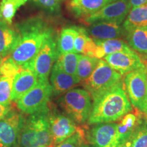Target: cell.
Returning <instances> with one entry per match:
<instances>
[{"instance_id":"6da1fadb","label":"cell","mask_w":147,"mask_h":147,"mask_svg":"<svg viewBox=\"0 0 147 147\" xmlns=\"http://www.w3.org/2000/svg\"><path fill=\"white\" fill-rule=\"evenodd\" d=\"M17 32L18 41L10 57L23 69L35 58L45 40L54 35V31L42 18L35 17L20 24Z\"/></svg>"},{"instance_id":"7a4b0ae2","label":"cell","mask_w":147,"mask_h":147,"mask_svg":"<svg viewBox=\"0 0 147 147\" xmlns=\"http://www.w3.org/2000/svg\"><path fill=\"white\" fill-rule=\"evenodd\" d=\"M92 100V110L87 121L89 125L114 123L132 110V105L123 82Z\"/></svg>"},{"instance_id":"3957f363","label":"cell","mask_w":147,"mask_h":147,"mask_svg":"<svg viewBox=\"0 0 147 147\" xmlns=\"http://www.w3.org/2000/svg\"><path fill=\"white\" fill-rule=\"evenodd\" d=\"M48 106L36 113L29 115L24 121L18 147H54Z\"/></svg>"},{"instance_id":"277c9868","label":"cell","mask_w":147,"mask_h":147,"mask_svg":"<svg viewBox=\"0 0 147 147\" xmlns=\"http://www.w3.org/2000/svg\"><path fill=\"white\" fill-rule=\"evenodd\" d=\"M59 105L67 117L76 123L82 125L89 119L93 100L87 90L71 89L60 97Z\"/></svg>"},{"instance_id":"5b68a950","label":"cell","mask_w":147,"mask_h":147,"mask_svg":"<svg viewBox=\"0 0 147 147\" xmlns=\"http://www.w3.org/2000/svg\"><path fill=\"white\" fill-rule=\"evenodd\" d=\"M122 74L112 68L105 60L100 59L89 78L82 82L92 99L122 82Z\"/></svg>"},{"instance_id":"8992f818","label":"cell","mask_w":147,"mask_h":147,"mask_svg":"<svg viewBox=\"0 0 147 147\" xmlns=\"http://www.w3.org/2000/svg\"><path fill=\"white\" fill-rule=\"evenodd\" d=\"M123 84L131 105L141 113H146L147 74L146 66L125 74Z\"/></svg>"},{"instance_id":"52a82bcc","label":"cell","mask_w":147,"mask_h":147,"mask_svg":"<svg viewBox=\"0 0 147 147\" xmlns=\"http://www.w3.org/2000/svg\"><path fill=\"white\" fill-rule=\"evenodd\" d=\"M58 55L57 42L53 35L45 40L35 58L23 69H28L34 71L39 81H48Z\"/></svg>"},{"instance_id":"ba28073f","label":"cell","mask_w":147,"mask_h":147,"mask_svg":"<svg viewBox=\"0 0 147 147\" xmlns=\"http://www.w3.org/2000/svg\"><path fill=\"white\" fill-rule=\"evenodd\" d=\"M52 95V87L49 80H38L34 88L16 101V106L23 113L32 115L49 106Z\"/></svg>"},{"instance_id":"9c48e42d","label":"cell","mask_w":147,"mask_h":147,"mask_svg":"<svg viewBox=\"0 0 147 147\" xmlns=\"http://www.w3.org/2000/svg\"><path fill=\"white\" fill-rule=\"evenodd\" d=\"M24 121L23 115L13 108L0 119V147L18 146Z\"/></svg>"},{"instance_id":"30bf717a","label":"cell","mask_w":147,"mask_h":147,"mask_svg":"<svg viewBox=\"0 0 147 147\" xmlns=\"http://www.w3.org/2000/svg\"><path fill=\"white\" fill-rule=\"evenodd\" d=\"M131 8L129 0H117L106 5L95 13L83 18L82 21L88 25L99 21L113 22L121 25Z\"/></svg>"},{"instance_id":"8fae6325","label":"cell","mask_w":147,"mask_h":147,"mask_svg":"<svg viewBox=\"0 0 147 147\" xmlns=\"http://www.w3.org/2000/svg\"><path fill=\"white\" fill-rule=\"evenodd\" d=\"M85 135L89 147H119L117 123H106L93 125Z\"/></svg>"},{"instance_id":"7c38bea8","label":"cell","mask_w":147,"mask_h":147,"mask_svg":"<svg viewBox=\"0 0 147 147\" xmlns=\"http://www.w3.org/2000/svg\"><path fill=\"white\" fill-rule=\"evenodd\" d=\"M104 60L112 68L122 75L146 66L142 58L134 50L106 55Z\"/></svg>"},{"instance_id":"4fadbf2b","label":"cell","mask_w":147,"mask_h":147,"mask_svg":"<svg viewBox=\"0 0 147 147\" xmlns=\"http://www.w3.org/2000/svg\"><path fill=\"white\" fill-rule=\"evenodd\" d=\"M49 121L55 145H57L68 138L80 129L69 117L52 110L51 108Z\"/></svg>"},{"instance_id":"5bb4252c","label":"cell","mask_w":147,"mask_h":147,"mask_svg":"<svg viewBox=\"0 0 147 147\" xmlns=\"http://www.w3.org/2000/svg\"><path fill=\"white\" fill-rule=\"evenodd\" d=\"M81 82L77 76H72L64 71L55 62L51 71L50 84L53 95H59L72 89Z\"/></svg>"},{"instance_id":"9a60e30c","label":"cell","mask_w":147,"mask_h":147,"mask_svg":"<svg viewBox=\"0 0 147 147\" xmlns=\"http://www.w3.org/2000/svg\"><path fill=\"white\" fill-rule=\"evenodd\" d=\"M86 30L91 38L97 40L119 39L125 35L123 26L113 22H96L91 24Z\"/></svg>"},{"instance_id":"2e32d148","label":"cell","mask_w":147,"mask_h":147,"mask_svg":"<svg viewBox=\"0 0 147 147\" xmlns=\"http://www.w3.org/2000/svg\"><path fill=\"white\" fill-rule=\"evenodd\" d=\"M38 78L34 71L24 69L18 72L14 78L12 91V102H16L21 97L30 91L38 84Z\"/></svg>"},{"instance_id":"e0dca14e","label":"cell","mask_w":147,"mask_h":147,"mask_svg":"<svg viewBox=\"0 0 147 147\" xmlns=\"http://www.w3.org/2000/svg\"><path fill=\"white\" fill-rule=\"evenodd\" d=\"M115 1L117 0H71L69 6L75 16L84 18Z\"/></svg>"},{"instance_id":"ac0fdd59","label":"cell","mask_w":147,"mask_h":147,"mask_svg":"<svg viewBox=\"0 0 147 147\" xmlns=\"http://www.w3.org/2000/svg\"><path fill=\"white\" fill-rule=\"evenodd\" d=\"M18 39L17 31L0 19V55L3 58L10 55Z\"/></svg>"},{"instance_id":"d6986e66","label":"cell","mask_w":147,"mask_h":147,"mask_svg":"<svg viewBox=\"0 0 147 147\" xmlns=\"http://www.w3.org/2000/svg\"><path fill=\"white\" fill-rule=\"evenodd\" d=\"M97 45L94 57L102 59L106 55L113 54L122 51H131L133 49L130 48L127 44L121 39H110L104 40H94Z\"/></svg>"},{"instance_id":"ffe728a7","label":"cell","mask_w":147,"mask_h":147,"mask_svg":"<svg viewBox=\"0 0 147 147\" xmlns=\"http://www.w3.org/2000/svg\"><path fill=\"white\" fill-rule=\"evenodd\" d=\"M78 34L74 40V51L78 54L93 57L96 50L97 45L93 38L88 34L86 29L77 27Z\"/></svg>"},{"instance_id":"44dd1931","label":"cell","mask_w":147,"mask_h":147,"mask_svg":"<svg viewBox=\"0 0 147 147\" xmlns=\"http://www.w3.org/2000/svg\"><path fill=\"white\" fill-rule=\"evenodd\" d=\"M144 27H147V4L132 8L123 25L125 32Z\"/></svg>"},{"instance_id":"7402d4cb","label":"cell","mask_w":147,"mask_h":147,"mask_svg":"<svg viewBox=\"0 0 147 147\" xmlns=\"http://www.w3.org/2000/svg\"><path fill=\"white\" fill-rule=\"evenodd\" d=\"M129 45L138 53L147 55V27H139L127 32Z\"/></svg>"},{"instance_id":"603a6c76","label":"cell","mask_w":147,"mask_h":147,"mask_svg":"<svg viewBox=\"0 0 147 147\" xmlns=\"http://www.w3.org/2000/svg\"><path fill=\"white\" fill-rule=\"evenodd\" d=\"M138 117L133 113L127 114L117 123V134L121 145L131 138L137 123Z\"/></svg>"},{"instance_id":"cb8c5ba5","label":"cell","mask_w":147,"mask_h":147,"mask_svg":"<svg viewBox=\"0 0 147 147\" xmlns=\"http://www.w3.org/2000/svg\"><path fill=\"white\" fill-rule=\"evenodd\" d=\"M77 34V27H66L62 29L57 42L59 53H75L74 40Z\"/></svg>"},{"instance_id":"d4e9b609","label":"cell","mask_w":147,"mask_h":147,"mask_svg":"<svg viewBox=\"0 0 147 147\" xmlns=\"http://www.w3.org/2000/svg\"><path fill=\"white\" fill-rule=\"evenodd\" d=\"M28 0H1L0 19L11 25L13 18L19 9Z\"/></svg>"},{"instance_id":"484cf974","label":"cell","mask_w":147,"mask_h":147,"mask_svg":"<svg viewBox=\"0 0 147 147\" xmlns=\"http://www.w3.org/2000/svg\"><path fill=\"white\" fill-rule=\"evenodd\" d=\"M100 59L82 55L79 59L76 69V76L82 82L89 78L96 68Z\"/></svg>"},{"instance_id":"4316f807","label":"cell","mask_w":147,"mask_h":147,"mask_svg":"<svg viewBox=\"0 0 147 147\" xmlns=\"http://www.w3.org/2000/svg\"><path fill=\"white\" fill-rule=\"evenodd\" d=\"M81 55L76 53H59L56 63L66 73L72 76H77V65Z\"/></svg>"},{"instance_id":"83f0119b","label":"cell","mask_w":147,"mask_h":147,"mask_svg":"<svg viewBox=\"0 0 147 147\" xmlns=\"http://www.w3.org/2000/svg\"><path fill=\"white\" fill-rule=\"evenodd\" d=\"M131 147H147V121L146 117L140 116L131 137Z\"/></svg>"},{"instance_id":"f1b7e54d","label":"cell","mask_w":147,"mask_h":147,"mask_svg":"<svg viewBox=\"0 0 147 147\" xmlns=\"http://www.w3.org/2000/svg\"><path fill=\"white\" fill-rule=\"evenodd\" d=\"M14 78L0 77V104L3 105H11L12 91Z\"/></svg>"},{"instance_id":"f546056e","label":"cell","mask_w":147,"mask_h":147,"mask_svg":"<svg viewBox=\"0 0 147 147\" xmlns=\"http://www.w3.org/2000/svg\"><path fill=\"white\" fill-rule=\"evenodd\" d=\"M21 67L14 63L10 55L3 59L2 63L0 65V77H10L14 78L18 72L22 70Z\"/></svg>"},{"instance_id":"4dcf8cb0","label":"cell","mask_w":147,"mask_h":147,"mask_svg":"<svg viewBox=\"0 0 147 147\" xmlns=\"http://www.w3.org/2000/svg\"><path fill=\"white\" fill-rule=\"evenodd\" d=\"M84 138L85 135L84 131L79 129L76 133L58 144L56 147H81L82 144L84 143Z\"/></svg>"},{"instance_id":"1f68e13d","label":"cell","mask_w":147,"mask_h":147,"mask_svg":"<svg viewBox=\"0 0 147 147\" xmlns=\"http://www.w3.org/2000/svg\"><path fill=\"white\" fill-rule=\"evenodd\" d=\"M38 6L51 13H57L60 10V0H32Z\"/></svg>"},{"instance_id":"d6a6232c","label":"cell","mask_w":147,"mask_h":147,"mask_svg":"<svg viewBox=\"0 0 147 147\" xmlns=\"http://www.w3.org/2000/svg\"><path fill=\"white\" fill-rule=\"evenodd\" d=\"M12 109V107L11 105L6 106L0 104V119H2L3 117H5Z\"/></svg>"},{"instance_id":"836d02e7","label":"cell","mask_w":147,"mask_h":147,"mask_svg":"<svg viewBox=\"0 0 147 147\" xmlns=\"http://www.w3.org/2000/svg\"><path fill=\"white\" fill-rule=\"evenodd\" d=\"M129 1L131 3L132 8L147 4V0H129Z\"/></svg>"},{"instance_id":"e575fe53","label":"cell","mask_w":147,"mask_h":147,"mask_svg":"<svg viewBox=\"0 0 147 147\" xmlns=\"http://www.w3.org/2000/svg\"><path fill=\"white\" fill-rule=\"evenodd\" d=\"M119 147H131V138L128 141H127L123 144H122Z\"/></svg>"},{"instance_id":"d590c367","label":"cell","mask_w":147,"mask_h":147,"mask_svg":"<svg viewBox=\"0 0 147 147\" xmlns=\"http://www.w3.org/2000/svg\"><path fill=\"white\" fill-rule=\"evenodd\" d=\"M81 147H89V146H88V144H86V143H84V144H82Z\"/></svg>"},{"instance_id":"8d00e7d4","label":"cell","mask_w":147,"mask_h":147,"mask_svg":"<svg viewBox=\"0 0 147 147\" xmlns=\"http://www.w3.org/2000/svg\"><path fill=\"white\" fill-rule=\"evenodd\" d=\"M3 57H2L1 56V55H0V65H1V63H2V61H3Z\"/></svg>"},{"instance_id":"74e56055","label":"cell","mask_w":147,"mask_h":147,"mask_svg":"<svg viewBox=\"0 0 147 147\" xmlns=\"http://www.w3.org/2000/svg\"><path fill=\"white\" fill-rule=\"evenodd\" d=\"M145 115H146V121H147V112H146V113H145Z\"/></svg>"},{"instance_id":"f35d334b","label":"cell","mask_w":147,"mask_h":147,"mask_svg":"<svg viewBox=\"0 0 147 147\" xmlns=\"http://www.w3.org/2000/svg\"><path fill=\"white\" fill-rule=\"evenodd\" d=\"M146 74H147V65H146Z\"/></svg>"}]
</instances>
